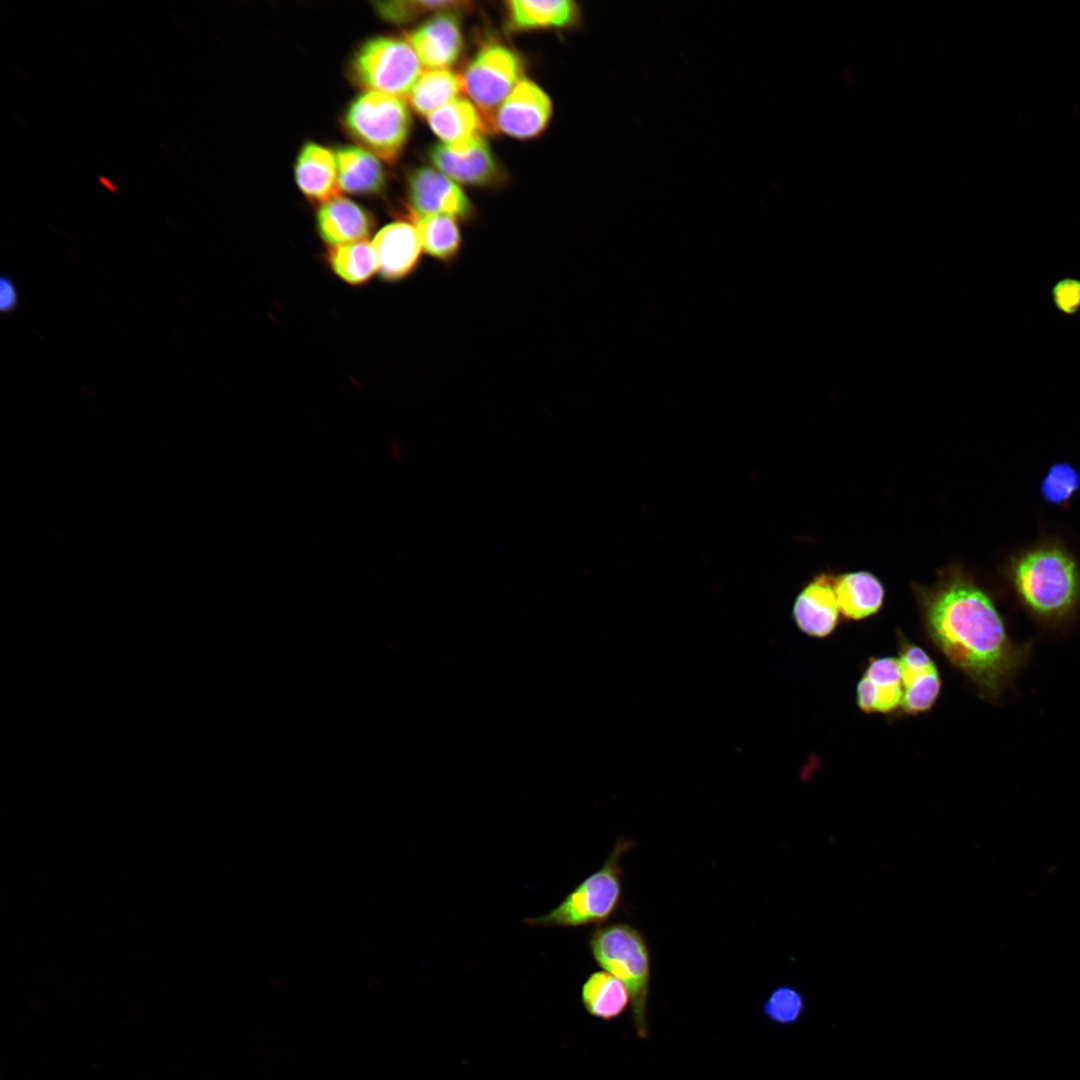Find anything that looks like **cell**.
<instances>
[{"label": "cell", "instance_id": "obj_1", "mask_svg": "<svg viewBox=\"0 0 1080 1080\" xmlns=\"http://www.w3.org/2000/svg\"><path fill=\"white\" fill-rule=\"evenodd\" d=\"M913 588L934 645L983 696L998 697L1024 664L1029 648L1010 639L992 599L952 565L940 571L935 584Z\"/></svg>", "mask_w": 1080, "mask_h": 1080}, {"label": "cell", "instance_id": "obj_2", "mask_svg": "<svg viewBox=\"0 0 1080 1080\" xmlns=\"http://www.w3.org/2000/svg\"><path fill=\"white\" fill-rule=\"evenodd\" d=\"M1010 579L1024 607L1039 620L1060 623L1080 602V573L1071 555L1055 545L1027 551L1014 562Z\"/></svg>", "mask_w": 1080, "mask_h": 1080}, {"label": "cell", "instance_id": "obj_3", "mask_svg": "<svg viewBox=\"0 0 1080 1080\" xmlns=\"http://www.w3.org/2000/svg\"><path fill=\"white\" fill-rule=\"evenodd\" d=\"M588 944L595 962L627 988L633 1026L637 1036L646 1039L651 961L645 938L627 923H613L597 927Z\"/></svg>", "mask_w": 1080, "mask_h": 1080}, {"label": "cell", "instance_id": "obj_4", "mask_svg": "<svg viewBox=\"0 0 1080 1080\" xmlns=\"http://www.w3.org/2000/svg\"><path fill=\"white\" fill-rule=\"evenodd\" d=\"M631 847L630 840L618 839L600 869L586 877L552 910L526 918L524 922L531 926L563 928L606 922L620 904V859Z\"/></svg>", "mask_w": 1080, "mask_h": 1080}, {"label": "cell", "instance_id": "obj_5", "mask_svg": "<svg viewBox=\"0 0 1080 1080\" xmlns=\"http://www.w3.org/2000/svg\"><path fill=\"white\" fill-rule=\"evenodd\" d=\"M344 123L366 150L392 163L398 159L408 140L411 116L401 98L368 91L352 101Z\"/></svg>", "mask_w": 1080, "mask_h": 1080}, {"label": "cell", "instance_id": "obj_6", "mask_svg": "<svg viewBox=\"0 0 1080 1080\" xmlns=\"http://www.w3.org/2000/svg\"><path fill=\"white\" fill-rule=\"evenodd\" d=\"M421 61L407 39L380 36L368 40L356 53L352 71L370 91L408 95L421 73Z\"/></svg>", "mask_w": 1080, "mask_h": 1080}, {"label": "cell", "instance_id": "obj_7", "mask_svg": "<svg viewBox=\"0 0 1080 1080\" xmlns=\"http://www.w3.org/2000/svg\"><path fill=\"white\" fill-rule=\"evenodd\" d=\"M523 63L511 49L497 44L483 46L465 67L461 77L463 91L491 121V113L501 105L522 80Z\"/></svg>", "mask_w": 1080, "mask_h": 1080}, {"label": "cell", "instance_id": "obj_8", "mask_svg": "<svg viewBox=\"0 0 1080 1080\" xmlns=\"http://www.w3.org/2000/svg\"><path fill=\"white\" fill-rule=\"evenodd\" d=\"M429 156L443 174L463 184L488 186L502 176L483 135L450 144L438 143L431 147Z\"/></svg>", "mask_w": 1080, "mask_h": 1080}, {"label": "cell", "instance_id": "obj_9", "mask_svg": "<svg viewBox=\"0 0 1080 1080\" xmlns=\"http://www.w3.org/2000/svg\"><path fill=\"white\" fill-rule=\"evenodd\" d=\"M551 114L552 103L548 95L534 82L522 79L497 108L491 123L506 135L527 139L545 129Z\"/></svg>", "mask_w": 1080, "mask_h": 1080}, {"label": "cell", "instance_id": "obj_10", "mask_svg": "<svg viewBox=\"0 0 1080 1080\" xmlns=\"http://www.w3.org/2000/svg\"><path fill=\"white\" fill-rule=\"evenodd\" d=\"M408 202L420 217L446 215L461 220L473 216V207L463 190L442 172L419 168L408 179Z\"/></svg>", "mask_w": 1080, "mask_h": 1080}, {"label": "cell", "instance_id": "obj_11", "mask_svg": "<svg viewBox=\"0 0 1080 1080\" xmlns=\"http://www.w3.org/2000/svg\"><path fill=\"white\" fill-rule=\"evenodd\" d=\"M421 63L430 70L447 69L460 57L463 35L456 12L438 13L407 34Z\"/></svg>", "mask_w": 1080, "mask_h": 1080}, {"label": "cell", "instance_id": "obj_12", "mask_svg": "<svg viewBox=\"0 0 1080 1080\" xmlns=\"http://www.w3.org/2000/svg\"><path fill=\"white\" fill-rule=\"evenodd\" d=\"M834 580L835 575L822 572L795 599L793 619L799 630L811 637H827L838 625L840 610Z\"/></svg>", "mask_w": 1080, "mask_h": 1080}, {"label": "cell", "instance_id": "obj_13", "mask_svg": "<svg viewBox=\"0 0 1080 1080\" xmlns=\"http://www.w3.org/2000/svg\"><path fill=\"white\" fill-rule=\"evenodd\" d=\"M377 256L378 273L387 281L409 276L421 257V242L416 227L397 221L378 231L372 242Z\"/></svg>", "mask_w": 1080, "mask_h": 1080}, {"label": "cell", "instance_id": "obj_14", "mask_svg": "<svg viewBox=\"0 0 1080 1080\" xmlns=\"http://www.w3.org/2000/svg\"><path fill=\"white\" fill-rule=\"evenodd\" d=\"M903 693L898 659L873 658L857 684L856 702L865 713H889L901 706Z\"/></svg>", "mask_w": 1080, "mask_h": 1080}, {"label": "cell", "instance_id": "obj_15", "mask_svg": "<svg viewBox=\"0 0 1080 1080\" xmlns=\"http://www.w3.org/2000/svg\"><path fill=\"white\" fill-rule=\"evenodd\" d=\"M295 178L302 193L310 200L323 204L339 196L336 153L316 143L305 144L297 156Z\"/></svg>", "mask_w": 1080, "mask_h": 1080}, {"label": "cell", "instance_id": "obj_16", "mask_svg": "<svg viewBox=\"0 0 1080 1080\" xmlns=\"http://www.w3.org/2000/svg\"><path fill=\"white\" fill-rule=\"evenodd\" d=\"M317 227L321 238L336 247L365 241L372 231L373 219L354 201L337 196L321 205Z\"/></svg>", "mask_w": 1080, "mask_h": 1080}, {"label": "cell", "instance_id": "obj_17", "mask_svg": "<svg viewBox=\"0 0 1080 1080\" xmlns=\"http://www.w3.org/2000/svg\"><path fill=\"white\" fill-rule=\"evenodd\" d=\"M834 588L840 613L846 619H865L882 608L885 589L871 572L854 571L835 575Z\"/></svg>", "mask_w": 1080, "mask_h": 1080}, {"label": "cell", "instance_id": "obj_18", "mask_svg": "<svg viewBox=\"0 0 1080 1080\" xmlns=\"http://www.w3.org/2000/svg\"><path fill=\"white\" fill-rule=\"evenodd\" d=\"M505 4L508 27L513 31L566 27L574 25L580 16L577 4L570 0H512Z\"/></svg>", "mask_w": 1080, "mask_h": 1080}, {"label": "cell", "instance_id": "obj_19", "mask_svg": "<svg viewBox=\"0 0 1080 1080\" xmlns=\"http://www.w3.org/2000/svg\"><path fill=\"white\" fill-rule=\"evenodd\" d=\"M338 179L341 190L368 195L380 192L385 185V172L378 158L356 146L337 150Z\"/></svg>", "mask_w": 1080, "mask_h": 1080}, {"label": "cell", "instance_id": "obj_20", "mask_svg": "<svg viewBox=\"0 0 1080 1080\" xmlns=\"http://www.w3.org/2000/svg\"><path fill=\"white\" fill-rule=\"evenodd\" d=\"M431 130L446 144L483 135L488 123L478 109L468 100L456 98L429 116Z\"/></svg>", "mask_w": 1080, "mask_h": 1080}, {"label": "cell", "instance_id": "obj_21", "mask_svg": "<svg viewBox=\"0 0 1080 1080\" xmlns=\"http://www.w3.org/2000/svg\"><path fill=\"white\" fill-rule=\"evenodd\" d=\"M581 999L593 1017L610 1021L619 1017L630 1002L625 985L609 972L595 971L584 981Z\"/></svg>", "mask_w": 1080, "mask_h": 1080}, {"label": "cell", "instance_id": "obj_22", "mask_svg": "<svg viewBox=\"0 0 1080 1080\" xmlns=\"http://www.w3.org/2000/svg\"><path fill=\"white\" fill-rule=\"evenodd\" d=\"M460 75L447 69L429 70L420 75L410 90L408 102L422 116L431 113L458 98L462 91Z\"/></svg>", "mask_w": 1080, "mask_h": 1080}, {"label": "cell", "instance_id": "obj_23", "mask_svg": "<svg viewBox=\"0 0 1080 1080\" xmlns=\"http://www.w3.org/2000/svg\"><path fill=\"white\" fill-rule=\"evenodd\" d=\"M416 229L426 254L443 263L456 259L462 237L455 218L446 215L420 217Z\"/></svg>", "mask_w": 1080, "mask_h": 1080}, {"label": "cell", "instance_id": "obj_24", "mask_svg": "<svg viewBox=\"0 0 1080 1080\" xmlns=\"http://www.w3.org/2000/svg\"><path fill=\"white\" fill-rule=\"evenodd\" d=\"M328 261L336 275L353 285L367 282L378 272L375 250L367 241L332 247Z\"/></svg>", "mask_w": 1080, "mask_h": 1080}, {"label": "cell", "instance_id": "obj_25", "mask_svg": "<svg viewBox=\"0 0 1080 1080\" xmlns=\"http://www.w3.org/2000/svg\"><path fill=\"white\" fill-rule=\"evenodd\" d=\"M375 7L378 13L386 20L393 23H408L430 13L460 12L471 9L472 3L468 1H424V0H400L377 2Z\"/></svg>", "mask_w": 1080, "mask_h": 1080}, {"label": "cell", "instance_id": "obj_26", "mask_svg": "<svg viewBox=\"0 0 1080 1080\" xmlns=\"http://www.w3.org/2000/svg\"><path fill=\"white\" fill-rule=\"evenodd\" d=\"M804 1010L800 991L791 985L773 989L762 1006L765 1018L774 1024L791 1025L799 1020Z\"/></svg>", "mask_w": 1080, "mask_h": 1080}, {"label": "cell", "instance_id": "obj_27", "mask_svg": "<svg viewBox=\"0 0 1080 1080\" xmlns=\"http://www.w3.org/2000/svg\"><path fill=\"white\" fill-rule=\"evenodd\" d=\"M941 685V678L937 668L917 676L904 685L901 702L904 712L918 714L931 709L937 701Z\"/></svg>", "mask_w": 1080, "mask_h": 1080}, {"label": "cell", "instance_id": "obj_28", "mask_svg": "<svg viewBox=\"0 0 1080 1080\" xmlns=\"http://www.w3.org/2000/svg\"><path fill=\"white\" fill-rule=\"evenodd\" d=\"M1080 476L1068 463L1054 464L1041 483V493L1050 504L1066 503L1078 490Z\"/></svg>", "mask_w": 1080, "mask_h": 1080}, {"label": "cell", "instance_id": "obj_29", "mask_svg": "<svg viewBox=\"0 0 1080 1080\" xmlns=\"http://www.w3.org/2000/svg\"><path fill=\"white\" fill-rule=\"evenodd\" d=\"M898 661L903 686L917 676L937 668L933 660L921 647L906 641H901Z\"/></svg>", "mask_w": 1080, "mask_h": 1080}, {"label": "cell", "instance_id": "obj_30", "mask_svg": "<svg viewBox=\"0 0 1080 1080\" xmlns=\"http://www.w3.org/2000/svg\"><path fill=\"white\" fill-rule=\"evenodd\" d=\"M1056 308L1064 314L1073 315L1080 310V280L1064 278L1051 290Z\"/></svg>", "mask_w": 1080, "mask_h": 1080}, {"label": "cell", "instance_id": "obj_31", "mask_svg": "<svg viewBox=\"0 0 1080 1080\" xmlns=\"http://www.w3.org/2000/svg\"><path fill=\"white\" fill-rule=\"evenodd\" d=\"M19 305V294L17 287L8 275H3L0 278V310L4 314L14 312Z\"/></svg>", "mask_w": 1080, "mask_h": 1080}]
</instances>
